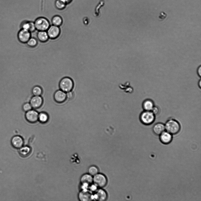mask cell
<instances>
[{"label": "cell", "instance_id": "277c9868", "mask_svg": "<svg viewBox=\"0 0 201 201\" xmlns=\"http://www.w3.org/2000/svg\"><path fill=\"white\" fill-rule=\"evenodd\" d=\"M59 86L60 89L66 93L72 90L74 87V82L71 78L65 77L60 80Z\"/></svg>", "mask_w": 201, "mask_h": 201}, {"label": "cell", "instance_id": "f1b7e54d", "mask_svg": "<svg viewBox=\"0 0 201 201\" xmlns=\"http://www.w3.org/2000/svg\"><path fill=\"white\" fill-rule=\"evenodd\" d=\"M151 111L155 115H156L158 114L159 109L158 107L154 106Z\"/></svg>", "mask_w": 201, "mask_h": 201}, {"label": "cell", "instance_id": "8992f818", "mask_svg": "<svg viewBox=\"0 0 201 201\" xmlns=\"http://www.w3.org/2000/svg\"><path fill=\"white\" fill-rule=\"evenodd\" d=\"M31 33L28 31L20 29L17 34V37L19 41L22 43H26L31 37Z\"/></svg>", "mask_w": 201, "mask_h": 201}, {"label": "cell", "instance_id": "5b68a950", "mask_svg": "<svg viewBox=\"0 0 201 201\" xmlns=\"http://www.w3.org/2000/svg\"><path fill=\"white\" fill-rule=\"evenodd\" d=\"M49 38L54 39L57 38L61 33V30L59 26L52 25H50L46 31Z\"/></svg>", "mask_w": 201, "mask_h": 201}, {"label": "cell", "instance_id": "484cf974", "mask_svg": "<svg viewBox=\"0 0 201 201\" xmlns=\"http://www.w3.org/2000/svg\"><path fill=\"white\" fill-rule=\"evenodd\" d=\"M88 172L90 175L91 176H94L98 173V170L96 167L93 166L89 168Z\"/></svg>", "mask_w": 201, "mask_h": 201}, {"label": "cell", "instance_id": "7c38bea8", "mask_svg": "<svg viewBox=\"0 0 201 201\" xmlns=\"http://www.w3.org/2000/svg\"><path fill=\"white\" fill-rule=\"evenodd\" d=\"M79 199L82 201L92 200L94 199L93 195L87 190H83L78 195Z\"/></svg>", "mask_w": 201, "mask_h": 201}, {"label": "cell", "instance_id": "30bf717a", "mask_svg": "<svg viewBox=\"0 0 201 201\" xmlns=\"http://www.w3.org/2000/svg\"><path fill=\"white\" fill-rule=\"evenodd\" d=\"M23 138L19 135L13 136L11 140V143L12 146L16 149H19L22 147L24 144Z\"/></svg>", "mask_w": 201, "mask_h": 201}, {"label": "cell", "instance_id": "2e32d148", "mask_svg": "<svg viewBox=\"0 0 201 201\" xmlns=\"http://www.w3.org/2000/svg\"><path fill=\"white\" fill-rule=\"evenodd\" d=\"M152 130L155 134L159 135L165 131V124L162 123H157L154 125Z\"/></svg>", "mask_w": 201, "mask_h": 201}, {"label": "cell", "instance_id": "f546056e", "mask_svg": "<svg viewBox=\"0 0 201 201\" xmlns=\"http://www.w3.org/2000/svg\"><path fill=\"white\" fill-rule=\"evenodd\" d=\"M66 93L67 99H71L74 97L73 93L71 91L67 92Z\"/></svg>", "mask_w": 201, "mask_h": 201}, {"label": "cell", "instance_id": "83f0119b", "mask_svg": "<svg viewBox=\"0 0 201 201\" xmlns=\"http://www.w3.org/2000/svg\"><path fill=\"white\" fill-rule=\"evenodd\" d=\"M36 30V28L34 21H30V27L29 31L31 33Z\"/></svg>", "mask_w": 201, "mask_h": 201}, {"label": "cell", "instance_id": "ffe728a7", "mask_svg": "<svg viewBox=\"0 0 201 201\" xmlns=\"http://www.w3.org/2000/svg\"><path fill=\"white\" fill-rule=\"evenodd\" d=\"M63 22L62 17L59 15L54 16L51 19V22L53 25L59 27L62 25Z\"/></svg>", "mask_w": 201, "mask_h": 201}, {"label": "cell", "instance_id": "44dd1931", "mask_svg": "<svg viewBox=\"0 0 201 201\" xmlns=\"http://www.w3.org/2000/svg\"><path fill=\"white\" fill-rule=\"evenodd\" d=\"M49 119L48 114L44 112H41L39 113L38 116V121L42 123H46Z\"/></svg>", "mask_w": 201, "mask_h": 201}, {"label": "cell", "instance_id": "3957f363", "mask_svg": "<svg viewBox=\"0 0 201 201\" xmlns=\"http://www.w3.org/2000/svg\"><path fill=\"white\" fill-rule=\"evenodd\" d=\"M139 118L142 124L146 125H150L154 122L155 115L151 111L144 110L140 114Z\"/></svg>", "mask_w": 201, "mask_h": 201}, {"label": "cell", "instance_id": "4fadbf2b", "mask_svg": "<svg viewBox=\"0 0 201 201\" xmlns=\"http://www.w3.org/2000/svg\"><path fill=\"white\" fill-rule=\"evenodd\" d=\"M160 139L163 143L167 144L170 143L172 139V134L165 131L160 134Z\"/></svg>", "mask_w": 201, "mask_h": 201}, {"label": "cell", "instance_id": "ba28073f", "mask_svg": "<svg viewBox=\"0 0 201 201\" xmlns=\"http://www.w3.org/2000/svg\"><path fill=\"white\" fill-rule=\"evenodd\" d=\"M39 113L34 109H31L26 112L25 117L26 120L31 123H34L38 121Z\"/></svg>", "mask_w": 201, "mask_h": 201}, {"label": "cell", "instance_id": "4316f807", "mask_svg": "<svg viewBox=\"0 0 201 201\" xmlns=\"http://www.w3.org/2000/svg\"><path fill=\"white\" fill-rule=\"evenodd\" d=\"M22 108L23 111L26 112L32 109V108L29 102L24 104L22 106Z\"/></svg>", "mask_w": 201, "mask_h": 201}, {"label": "cell", "instance_id": "7a4b0ae2", "mask_svg": "<svg viewBox=\"0 0 201 201\" xmlns=\"http://www.w3.org/2000/svg\"><path fill=\"white\" fill-rule=\"evenodd\" d=\"M34 22L36 30L38 31H46L50 25L48 19L43 17L37 18Z\"/></svg>", "mask_w": 201, "mask_h": 201}, {"label": "cell", "instance_id": "9c48e42d", "mask_svg": "<svg viewBox=\"0 0 201 201\" xmlns=\"http://www.w3.org/2000/svg\"><path fill=\"white\" fill-rule=\"evenodd\" d=\"M29 103L32 108L37 109L42 105L43 99L40 96H34L31 98Z\"/></svg>", "mask_w": 201, "mask_h": 201}, {"label": "cell", "instance_id": "ac0fdd59", "mask_svg": "<svg viewBox=\"0 0 201 201\" xmlns=\"http://www.w3.org/2000/svg\"><path fill=\"white\" fill-rule=\"evenodd\" d=\"M142 106L144 110L151 111L154 106V104L152 100L148 99L144 101L142 103Z\"/></svg>", "mask_w": 201, "mask_h": 201}, {"label": "cell", "instance_id": "7402d4cb", "mask_svg": "<svg viewBox=\"0 0 201 201\" xmlns=\"http://www.w3.org/2000/svg\"><path fill=\"white\" fill-rule=\"evenodd\" d=\"M32 92L34 96H40L42 93V90L40 86H36L32 88Z\"/></svg>", "mask_w": 201, "mask_h": 201}, {"label": "cell", "instance_id": "603a6c76", "mask_svg": "<svg viewBox=\"0 0 201 201\" xmlns=\"http://www.w3.org/2000/svg\"><path fill=\"white\" fill-rule=\"evenodd\" d=\"M27 45L30 47H34L38 44V41L35 38L31 37L26 43Z\"/></svg>", "mask_w": 201, "mask_h": 201}, {"label": "cell", "instance_id": "d6986e66", "mask_svg": "<svg viewBox=\"0 0 201 201\" xmlns=\"http://www.w3.org/2000/svg\"><path fill=\"white\" fill-rule=\"evenodd\" d=\"M19 149V153L20 155L23 157H26L28 156L31 152L30 148L27 146H23Z\"/></svg>", "mask_w": 201, "mask_h": 201}, {"label": "cell", "instance_id": "6da1fadb", "mask_svg": "<svg viewBox=\"0 0 201 201\" xmlns=\"http://www.w3.org/2000/svg\"><path fill=\"white\" fill-rule=\"evenodd\" d=\"M165 125L166 131L171 134H176L180 130V125L179 123L175 119H168Z\"/></svg>", "mask_w": 201, "mask_h": 201}, {"label": "cell", "instance_id": "4dcf8cb0", "mask_svg": "<svg viewBox=\"0 0 201 201\" xmlns=\"http://www.w3.org/2000/svg\"><path fill=\"white\" fill-rule=\"evenodd\" d=\"M197 74L199 77L201 76V67L200 66L198 68L197 70Z\"/></svg>", "mask_w": 201, "mask_h": 201}, {"label": "cell", "instance_id": "8fae6325", "mask_svg": "<svg viewBox=\"0 0 201 201\" xmlns=\"http://www.w3.org/2000/svg\"><path fill=\"white\" fill-rule=\"evenodd\" d=\"M54 97L57 103L63 102L67 99L66 93L61 89L58 90L54 93Z\"/></svg>", "mask_w": 201, "mask_h": 201}, {"label": "cell", "instance_id": "d4e9b609", "mask_svg": "<svg viewBox=\"0 0 201 201\" xmlns=\"http://www.w3.org/2000/svg\"><path fill=\"white\" fill-rule=\"evenodd\" d=\"M21 29H24L29 31L30 27V21H23L20 25Z\"/></svg>", "mask_w": 201, "mask_h": 201}, {"label": "cell", "instance_id": "e0dca14e", "mask_svg": "<svg viewBox=\"0 0 201 201\" xmlns=\"http://www.w3.org/2000/svg\"><path fill=\"white\" fill-rule=\"evenodd\" d=\"M38 39L41 42H45L49 39L46 31H38L37 34Z\"/></svg>", "mask_w": 201, "mask_h": 201}, {"label": "cell", "instance_id": "d6a6232c", "mask_svg": "<svg viewBox=\"0 0 201 201\" xmlns=\"http://www.w3.org/2000/svg\"><path fill=\"white\" fill-rule=\"evenodd\" d=\"M198 85L200 87V88H201V80H200L198 83Z\"/></svg>", "mask_w": 201, "mask_h": 201}, {"label": "cell", "instance_id": "5bb4252c", "mask_svg": "<svg viewBox=\"0 0 201 201\" xmlns=\"http://www.w3.org/2000/svg\"><path fill=\"white\" fill-rule=\"evenodd\" d=\"M107 197L106 192L103 190L99 189L93 195L94 199L100 201L105 200Z\"/></svg>", "mask_w": 201, "mask_h": 201}, {"label": "cell", "instance_id": "1f68e13d", "mask_svg": "<svg viewBox=\"0 0 201 201\" xmlns=\"http://www.w3.org/2000/svg\"><path fill=\"white\" fill-rule=\"evenodd\" d=\"M65 4H69L72 1V0H61Z\"/></svg>", "mask_w": 201, "mask_h": 201}, {"label": "cell", "instance_id": "9a60e30c", "mask_svg": "<svg viewBox=\"0 0 201 201\" xmlns=\"http://www.w3.org/2000/svg\"><path fill=\"white\" fill-rule=\"evenodd\" d=\"M80 181L83 186L87 187L92 182L93 178L89 174H86L82 176Z\"/></svg>", "mask_w": 201, "mask_h": 201}, {"label": "cell", "instance_id": "52a82bcc", "mask_svg": "<svg viewBox=\"0 0 201 201\" xmlns=\"http://www.w3.org/2000/svg\"><path fill=\"white\" fill-rule=\"evenodd\" d=\"M93 181L95 185L99 187H103L105 186L107 183L105 177L101 174H97L94 175Z\"/></svg>", "mask_w": 201, "mask_h": 201}, {"label": "cell", "instance_id": "cb8c5ba5", "mask_svg": "<svg viewBox=\"0 0 201 201\" xmlns=\"http://www.w3.org/2000/svg\"><path fill=\"white\" fill-rule=\"evenodd\" d=\"M67 4L61 0H56L55 2V6L56 8L60 10L64 9Z\"/></svg>", "mask_w": 201, "mask_h": 201}]
</instances>
